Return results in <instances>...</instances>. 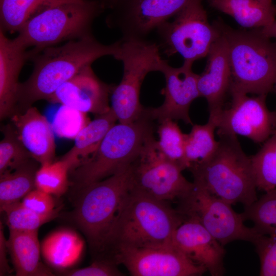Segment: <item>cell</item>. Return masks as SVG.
Listing matches in <instances>:
<instances>
[{
  "label": "cell",
  "mask_w": 276,
  "mask_h": 276,
  "mask_svg": "<svg viewBox=\"0 0 276 276\" xmlns=\"http://www.w3.org/2000/svg\"><path fill=\"white\" fill-rule=\"evenodd\" d=\"M152 121L143 112L132 123L113 125L97 150L70 172L71 183L81 189L129 167L154 136Z\"/></svg>",
  "instance_id": "5b68a950"
},
{
  "label": "cell",
  "mask_w": 276,
  "mask_h": 276,
  "mask_svg": "<svg viewBox=\"0 0 276 276\" xmlns=\"http://www.w3.org/2000/svg\"><path fill=\"white\" fill-rule=\"evenodd\" d=\"M0 226V275H4L10 273L11 268L7 258V252H8L7 239L4 236L3 226L1 223Z\"/></svg>",
  "instance_id": "74e56055"
},
{
  "label": "cell",
  "mask_w": 276,
  "mask_h": 276,
  "mask_svg": "<svg viewBox=\"0 0 276 276\" xmlns=\"http://www.w3.org/2000/svg\"><path fill=\"white\" fill-rule=\"evenodd\" d=\"M260 262V276H276V235H260L252 242Z\"/></svg>",
  "instance_id": "e575fe53"
},
{
  "label": "cell",
  "mask_w": 276,
  "mask_h": 276,
  "mask_svg": "<svg viewBox=\"0 0 276 276\" xmlns=\"http://www.w3.org/2000/svg\"><path fill=\"white\" fill-rule=\"evenodd\" d=\"M113 87L100 80L90 65L61 85L48 101L98 116L110 110L108 98Z\"/></svg>",
  "instance_id": "2e32d148"
},
{
  "label": "cell",
  "mask_w": 276,
  "mask_h": 276,
  "mask_svg": "<svg viewBox=\"0 0 276 276\" xmlns=\"http://www.w3.org/2000/svg\"><path fill=\"white\" fill-rule=\"evenodd\" d=\"M202 1L190 0L173 20L156 29L167 56L178 53L184 61L194 62L208 55L220 33L213 24L209 23Z\"/></svg>",
  "instance_id": "9c48e42d"
},
{
  "label": "cell",
  "mask_w": 276,
  "mask_h": 276,
  "mask_svg": "<svg viewBox=\"0 0 276 276\" xmlns=\"http://www.w3.org/2000/svg\"><path fill=\"white\" fill-rule=\"evenodd\" d=\"M112 252L113 261L122 264L133 276H196L206 268L174 245L153 247H121Z\"/></svg>",
  "instance_id": "5bb4252c"
},
{
  "label": "cell",
  "mask_w": 276,
  "mask_h": 276,
  "mask_svg": "<svg viewBox=\"0 0 276 276\" xmlns=\"http://www.w3.org/2000/svg\"><path fill=\"white\" fill-rule=\"evenodd\" d=\"M159 124L157 147L165 157L178 164L183 170L186 134L182 132L173 120L166 119Z\"/></svg>",
  "instance_id": "4dcf8cb0"
},
{
  "label": "cell",
  "mask_w": 276,
  "mask_h": 276,
  "mask_svg": "<svg viewBox=\"0 0 276 276\" xmlns=\"http://www.w3.org/2000/svg\"><path fill=\"white\" fill-rule=\"evenodd\" d=\"M2 130L4 136L0 142V174L17 168L32 158L12 123Z\"/></svg>",
  "instance_id": "1f68e13d"
},
{
  "label": "cell",
  "mask_w": 276,
  "mask_h": 276,
  "mask_svg": "<svg viewBox=\"0 0 276 276\" xmlns=\"http://www.w3.org/2000/svg\"><path fill=\"white\" fill-rule=\"evenodd\" d=\"M84 242L71 229H62L50 234L42 243L41 251L51 266L64 269L75 264L82 253Z\"/></svg>",
  "instance_id": "cb8c5ba5"
},
{
  "label": "cell",
  "mask_w": 276,
  "mask_h": 276,
  "mask_svg": "<svg viewBox=\"0 0 276 276\" xmlns=\"http://www.w3.org/2000/svg\"><path fill=\"white\" fill-rule=\"evenodd\" d=\"M15 38H8L0 30V118L3 120L14 113L17 99L18 78L29 60L28 51Z\"/></svg>",
  "instance_id": "ffe728a7"
},
{
  "label": "cell",
  "mask_w": 276,
  "mask_h": 276,
  "mask_svg": "<svg viewBox=\"0 0 276 276\" xmlns=\"http://www.w3.org/2000/svg\"><path fill=\"white\" fill-rule=\"evenodd\" d=\"M131 169L132 188L162 201L181 200L194 187L183 176L179 166L160 151L154 136L145 144Z\"/></svg>",
  "instance_id": "30bf717a"
},
{
  "label": "cell",
  "mask_w": 276,
  "mask_h": 276,
  "mask_svg": "<svg viewBox=\"0 0 276 276\" xmlns=\"http://www.w3.org/2000/svg\"><path fill=\"white\" fill-rule=\"evenodd\" d=\"M216 128L217 118L209 116L206 124L193 125L191 131L186 134L184 170L205 161L214 153L218 145L214 136Z\"/></svg>",
  "instance_id": "4316f807"
},
{
  "label": "cell",
  "mask_w": 276,
  "mask_h": 276,
  "mask_svg": "<svg viewBox=\"0 0 276 276\" xmlns=\"http://www.w3.org/2000/svg\"><path fill=\"white\" fill-rule=\"evenodd\" d=\"M244 220H250L261 235H276V188L265 192L241 213Z\"/></svg>",
  "instance_id": "83f0119b"
},
{
  "label": "cell",
  "mask_w": 276,
  "mask_h": 276,
  "mask_svg": "<svg viewBox=\"0 0 276 276\" xmlns=\"http://www.w3.org/2000/svg\"><path fill=\"white\" fill-rule=\"evenodd\" d=\"M257 190L264 192L276 188V128L262 148L250 157Z\"/></svg>",
  "instance_id": "f1b7e54d"
},
{
  "label": "cell",
  "mask_w": 276,
  "mask_h": 276,
  "mask_svg": "<svg viewBox=\"0 0 276 276\" xmlns=\"http://www.w3.org/2000/svg\"><path fill=\"white\" fill-rule=\"evenodd\" d=\"M132 186L131 165L81 189L73 217L94 251L106 249L110 233Z\"/></svg>",
  "instance_id": "8992f818"
},
{
  "label": "cell",
  "mask_w": 276,
  "mask_h": 276,
  "mask_svg": "<svg viewBox=\"0 0 276 276\" xmlns=\"http://www.w3.org/2000/svg\"><path fill=\"white\" fill-rule=\"evenodd\" d=\"M74 0H0V30L19 32L33 16L52 6Z\"/></svg>",
  "instance_id": "484cf974"
},
{
  "label": "cell",
  "mask_w": 276,
  "mask_h": 276,
  "mask_svg": "<svg viewBox=\"0 0 276 276\" xmlns=\"http://www.w3.org/2000/svg\"><path fill=\"white\" fill-rule=\"evenodd\" d=\"M172 243L194 262L204 267L212 276L224 275V246L195 218L185 217L174 231Z\"/></svg>",
  "instance_id": "e0dca14e"
},
{
  "label": "cell",
  "mask_w": 276,
  "mask_h": 276,
  "mask_svg": "<svg viewBox=\"0 0 276 276\" xmlns=\"http://www.w3.org/2000/svg\"><path fill=\"white\" fill-rule=\"evenodd\" d=\"M262 33L269 38H276V19L270 25L260 29Z\"/></svg>",
  "instance_id": "f35d334b"
},
{
  "label": "cell",
  "mask_w": 276,
  "mask_h": 276,
  "mask_svg": "<svg viewBox=\"0 0 276 276\" xmlns=\"http://www.w3.org/2000/svg\"><path fill=\"white\" fill-rule=\"evenodd\" d=\"M10 118L19 140L32 158L40 165L54 161V130L45 116L32 106Z\"/></svg>",
  "instance_id": "d6986e66"
},
{
  "label": "cell",
  "mask_w": 276,
  "mask_h": 276,
  "mask_svg": "<svg viewBox=\"0 0 276 276\" xmlns=\"http://www.w3.org/2000/svg\"><path fill=\"white\" fill-rule=\"evenodd\" d=\"M180 201V213L198 221L223 246L236 240L252 243L260 235L254 227L245 225L242 214L236 212L232 205L204 189L194 185Z\"/></svg>",
  "instance_id": "8fae6325"
},
{
  "label": "cell",
  "mask_w": 276,
  "mask_h": 276,
  "mask_svg": "<svg viewBox=\"0 0 276 276\" xmlns=\"http://www.w3.org/2000/svg\"><path fill=\"white\" fill-rule=\"evenodd\" d=\"M117 118L112 109L97 116L89 122L75 137L73 147L60 159L66 161L70 171L90 156L98 149L110 129L116 124Z\"/></svg>",
  "instance_id": "603a6c76"
},
{
  "label": "cell",
  "mask_w": 276,
  "mask_h": 276,
  "mask_svg": "<svg viewBox=\"0 0 276 276\" xmlns=\"http://www.w3.org/2000/svg\"><path fill=\"white\" fill-rule=\"evenodd\" d=\"M213 8L232 16L244 28H262L275 20L272 0H207Z\"/></svg>",
  "instance_id": "7402d4cb"
},
{
  "label": "cell",
  "mask_w": 276,
  "mask_h": 276,
  "mask_svg": "<svg viewBox=\"0 0 276 276\" xmlns=\"http://www.w3.org/2000/svg\"><path fill=\"white\" fill-rule=\"evenodd\" d=\"M7 245L16 275H53L40 261L38 231L9 230Z\"/></svg>",
  "instance_id": "44dd1931"
},
{
  "label": "cell",
  "mask_w": 276,
  "mask_h": 276,
  "mask_svg": "<svg viewBox=\"0 0 276 276\" xmlns=\"http://www.w3.org/2000/svg\"><path fill=\"white\" fill-rule=\"evenodd\" d=\"M220 33L211 46L207 55L205 68L198 75L197 81L200 96L208 102L209 116L216 117L224 108L231 84L227 42L224 36Z\"/></svg>",
  "instance_id": "ac0fdd59"
},
{
  "label": "cell",
  "mask_w": 276,
  "mask_h": 276,
  "mask_svg": "<svg viewBox=\"0 0 276 276\" xmlns=\"http://www.w3.org/2000/svg\"><path fill=\"white\" fill-rule=\"evenodd\" d=\"M121 42L120 39L104 44L92 36L33 53L28 51L29 59L33 61L34 68L29 78L19 83L14 113L25 110L38 101L49 100L61 85L99 58L114 57Z\"/></svg>",
  "instance_id": "6da1fadb"
},
{
  "label": "cell",
  "mask_w": 276,
  "mask_h": 276,
  "mask_svg": "<svg viewBox=\"0 0 276 276\" xmlns=\"http://www.w3.org/2000/svg\"><path fill=\"white\" fill-rule=\"evenodd\" d=\"M230 106L218 116L217 134L242 135L255 143H264L276 128V111L268 108L267 95L249 97L247 94L231 90Z\"/></svg>",
  "instance_id": "4fadbf2b"
},
{
  "label": "cell",
  "mask_w": 276,
  "mask_h": 276,
  "mask_svg": "<svg viewBox=\"0 0 276 276\" xmlns=\"http://www.w3.org/2000/svg\"><path fill=\"white\" fill-rule=\"evenodd\" d=\"M38 163L31 158L17 168L0 174V209L20 201L35 189Z\"/></svg>",
  "instance_id": "d4e9b609"
},
{
  "label": "cell",
  "mask_w": 276,
  "mask_h": 276,
  "mask_svg": "<svg viewBox=\"0 0 276 276\" xmlns=\"http://www.w3.org/2000/svg\"><path fill=\"white\" fill-rule=\"evenodd\" d=\"M27 208L40 215L57 212L52 195L36 188L27 194L21 201Z\"/></svg>",
  "instance_id": "d590c367"
},
{
  "label": "cell",
  "mask_w": 276,
  "mask_h": 276,
  "mask_svg": "<svg viewBox=\"0 0 276 276\" xmlns=\"http://www.w3.org/2000/svg\"><path fill=\"white\" fill-rule=\"evenodd\" d=\"M213 24L227 42L230 90L257 95L272 91L276 79V42L264 36L261 28L235 30L220 20Z\"/></svg>",
  "instance_id": "277c9868"
},
{
  "label": "cell",
  "mask_w": 276,
  "mask_h": 276,
  "mask_svg": "<svg viewBox=\"0 0 276 276\" xmlns=\"http://www.w3.org/2000/svg\"><path fill=\"white\" fill-rule=\"evenodd\" d=\"M70 167L62 159L41 165L35 177V188L52 195L60 196L71 184Z\"/></svg>",
  "instance_id": "f546056e"
},
{
  "label": "cell",
  "mask_w": 276,
  "mask_h": 276,
  "mask_svg": "<svg viewBox=\"0 0 276 276\" xmlns=\"http://www.w3.org/2000/svg\"><path fill=\"white\" fill-rule=\"evenodd\" d=\"M190 0H116L105 19L107 26L119 31L121 39H145L169 20Z\"/></svg>",
  "instance_id": "7c38bea8"
},
{
  "label": "cell",
  "mask_w": 276,
  "mask_h": 276,
  "mask_svg": "<svg viewBox=\"0 0 276 276\" xmlns=\"http://www.w3.org/2000/svg\"><path fill=\"white\" fill-rule=\"evenodd\" d=\"M5 214L9 230L35 231L44 223L52 220L58 212L49 215H40L25 207L18 201L7 205L1 210Z\"/></svg>",
  "instance_id": "d6a6232c"
},
{
  "label": "cell",
  "mask_w": 276,
  "mask_h": 276,
  "mask_svg": "<svg viewBox=\"0 0 276 276\" xmlns=\"http://www.w3.org/2000/svg\"><path fill=\"white\" fill-rule=\"evenodd\" d=\"M193 63L184 61L180 67H174L167 60H163L159 72L165 79L163 90L165 100L157 108H144V112L148 117L158 123L166 119L180 120L193 125L189 108L192 102L200 97L197 85L198 75L193 72Z\"/></svg>",
  "instance_id": "9a60e30c"
},
{
  "label": "cell",
  "mask_w": 276,
  "mask_h": 276,
  "mask_svg": "<svg viewBox=\"0 0 276 276\" xmlns=\"http://www.w3.org/2000/svg\"><path fill=\"white\" fill-rule=\"evenodd\" d=\"M55 117L53 130L60 137L75 139L89 122L85 113L62 105Z\"/></svg>",
  "instance_id": "836d02e7"
},
{
  "label": "cell",
  "mask_w": 276,
  "mask_h": 276,
  "mask_svg": "<svg viewBox=\"0 0 276 276\" xmlns=\"http://www.w3.org/2000/svg\"><path fill=\"white\" fill-rule=\"evenodd\" d=\"M218 136L214 153L189 169L193 183L231 205L247 206L258 198L251 157L245 154L237 136Z\"/></svg>",
  "instance_id": "3957f363"
},
{
  "label": "cell",
  "mask_w": 276,
  "mask_h": 276,
  "mask_svg": "<svg viewBox=\"0 0 276 276\" xmlns=\"http://www.w3.org/2000/svg\"><path fill=\"white\" fill-rule=\"evenodd\" d=\"M105 10L98 0H74L42 10L15 39L33 53L59 43L94 36L93 24Z\"/></svg>",
  "instance_id": "52a82bcc"
},
{
  "label": "cell",
  "mask_w": 276,
  "mask_h": 276,
  "mask_svg": "<svg viewBox=\"0 0 276 276\" xmlns=\"http://www.w3.org/2000/svg\"><path fill=\"white\" fill-rule=\"evenodd\" d=\"M185 219L166 202L132 188L110 233L106 249L173 245L174 231Z\"/></svg>",
  "instance_id": "7a4b0ae2"
},
{
  "label": "cell",
  "mask_w": 276,
  "mask_h": 276,
  "mask_svg": "<svg viewBox=\"0 0 276 276\" xmlns=\"http://www.w3.org/2000/svg\"><path fill=\"white\" fill-rule=\"evenodd\" d=\"M113 260L96 261L90 265L79 269L64 270L61 274L70 276H118L123 275Z\"/></svg>",
  "instance_id": "8d00e7d4"
},
{
  "label": "cell",
  "mask_w": 276,
  "mask_h": 276,
  "mask_svg": "<svg viewBox=\"0 0 276 276\" xmlns=\"http://www.w3.org/2000/svg\"><path fill=\"white\" fill-rule=\"evenodd\" d=\"M120 39L114 58L122 62L123 75L112 90L110 108L119 123L128 124L143 115L144 108L140 102L141 85L149 73L160 71L164 60L156 43L145 39Z\"/></svg>",
  "instance_id": "ba28073f"
},
{
  "label": "cell",
  "mask_w": 276,
  "mask_h": 276,
  "mask_svg": "<svg viewBox=\"0 0 276 276\" xmlns=\"http://www.w3.org/2000/svg\"><path fill=\"white\" fill-rule=\"evenodd\" d=\"M275 94H276V79L274 82L273 90H272Z\"/></svg>",
  "instance_id": "ab89813d"
}]
</instances>
